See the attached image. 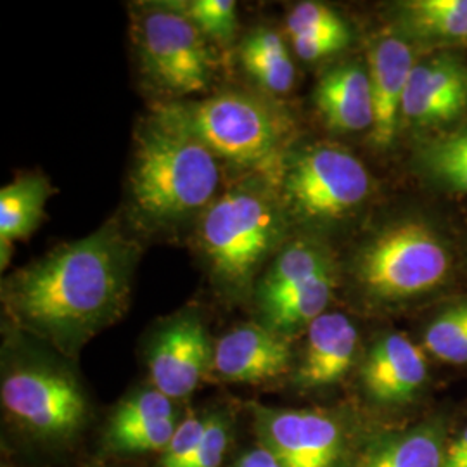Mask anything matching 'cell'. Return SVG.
I'll use <instances>...</instances> for the list:
<instances>
[{"mask_svg": "<svg viewBox=\"0 0 467 467\" xmlns=\"http://www.w3.org/2000/svg\"><path fill=\"white\" fill-rule=\"evenodd\" d=\"M441 467H467V428L445 451Z\"/></svg>", "mask_w": 467, "mask_h": 467, "instance_id": "cell-32", "label": "cell"}, {"mask_svg": "<svg viewBox=\"0 0 467 467\" xmlns=\"http://www.w3.org/2000/svg\"><path fill=\"white\" fill-rule=\"evenodd\" d=\"M272 467H281V464H279V462H275V464H274Z\"/></svg>", "mask_w": 467, "mask_h": 467, "instance_id": "cell-34", "label": "cell"}, {"mask_svg": "<svg viewBox=\"0 0 467 467\" xmlns=\"http://www.w3.org/2000/svg\"><path fill=\"white\" fill-rule=\"evenodd\" d=\"M287 210L279 185L250 173L218 194L198 218L194 243L218 289L250 295L256 277L283 248Z\"/></svg>", "mask_w": 467, "mask_h": 467, "instance_id": "cell-2", "label": "cell"}, {"mask_svg": "<svg viewBox=\"0 0 467 467\" xmlns=\"http://www.w3.org/2000/svg\"><path fill=\"white\" fill-rule=\"evenodd\" d=\"M414 67V49L401 36H381L370 49L368 69L374 104L370 140L378 150H388L399 132L403 98Z\"/></svg>", "mask_w": 467, "mask_h": 467, "instance_id": "cell-13", "label": "cell"}, {"mask_svg": "<svg viewBox=\"0 0 467 467\" xmlns=\"http://www.w3.org/2000/svg\"><path fill=\"white\" fill-rule=\"evenodd\" d=\"M445 451L443 424L422 422L409 431L384 436L362 467H441Z\"/></svg>", "mask_w": 467, "mask_h": 467, "instance_id": "cell-20", "label": "cell"}, {"mask_svg": "<svg viewBox=\"0 0 467 467\" xmlns=\"http://www.w3.org/2000/svg\"><path fill=\"white\" fill-rule=\"evenodd\" d=\"M291 360L285 336L264 324H244L218 339L212 368L225 381L262 383L285 374Z\"/></svg>", "mask_w": 467, "mask_h": 467, "instance_id": "cell-12", "label": "cell"}, {"mask_svg": "<svg viewBox=\"0 0 467 467\" xmlns=\"http://www.w3.org/2000/svg\"><path fill=\"white\" fill-rule=\"evenodd\" d=\"M175 418L160 419L146 424H139L134 428L125 430H109V443L115 451H130V453H140V451H165L171 436L177 430Z\"/></svg>", "mask_w": 467, "mask_h": 467, "instance_id": "cell-28", "label": "cell"}, {"mask_svg": "<svg viewBox=\"0 0 467 467\" xmlns=\"http://www.w3.org/2000/svg\"><path fill=\"white\" fill-rule=\"evenodd\" d=\"M333 289L334 268L331 267L262 312L264 326L283 336L308 327L316 318L326 314Z\"/></svg>", "mask_w": 467, "mask_h": 467, "instance_id": "cell-22", "label": "cell"}, {"mask_svg": "<svg viewBox=\"0 0 467 467\" xmlns=\"http://www.w3.org/2000/svg\"><path fill=\"white\" fill-rule=\"evenodd\" d=\"M451 253L420 220L395 222L372 235L358 253L355 275L378 301H401L428 293L447 279Z\"/></svg>", "mask_w": 467, "mask_h": 467, "instance_id": "cell-6", "label": "cell"}, {"mask_svg": "<svg viewBox=\"0 0 467 467\" xmlns=\"http://www.w3.org/2000/svg\"><path fill=\"white\" fill-rule=\"evenodd\" d=\"M333 267L326 248L310 237L287 241L272 258L254 287L260 312H265L277 301L301 285L314 281L324 270Z\"/></svg>", "mask_w": 467, "mask_h": 467, "instance_id": "cell-17", "label": "cell"}, {"mask_svg": "<svg viewBox=\"0 0 467 467\" xmlns=\"http://www.w3.org/2000/svg\"><path fill=\"white\" fill-rule=\"evenodd\" d=\"M372 179L351 152L329 144L289 152L279 192L289 217L305 222H336L368 200Z\"/></svg>", "mask_w": 467, "mask_h": 467, "instance_id": "cell-7", "label": "cell"}, {"mask_svg": "<svg viewBox=\"0 0 467 467\" xmlns=\"http://www.w3.org/2000/svg\"><path fill=\"white\" fill-rule=\"evenodd\" d=\"M227 428L223 419L212 416L206 420V430L198 449L185 462L184 467H218L227 449Z\"/></svg>", "mask_w": 467, "mask_h": 467, "instance_id": "cell-30", "label": "cell"}, {"mask_svg": "<svg viewBox=\"0 0 467 467\" xmlns=\"http://www.w3.org/2000/svg\"><path fill=\"white\" fill-rule=\"evenodd\" d=\"M241 65L251 78L272 96L289 94L296 69L283 36L272 28H254L239 47Z\"/></svg>", "mask_w": 467, "mask_h": 467, "instance_id": "cell-19", "label": "cell"}, {"mask_svg": "<svg viewBox=\"0 0 467 467\" xmlns=\"http://www.w3.org/2000/svg\"><path fill=\"white\" fill-rule=\"evenodd\" d=\"M168 4L184 15L212 44H233L237 30V7L234 0H184Z\"/></svg>", "mask_w": 467, "mask_h": 467, "instance_id": "cell-24", "label": "cell"}, {"mask_svg": "<svg viewBox=\"0 0 467 467\" xmlns=\"http://www.w3.org/2000/svg\"><path fill=\"white\" fill-rule=\"evenodd\" d=\"M277 462L272 451H268L265 447H258L248 451L235 467H272Z\"/></svg>", "mask_w": 467, "mask_h": 467, "instance_id": "cell-33", "label": "cell"}, {"mask_svg": "<svg viewBox=\"0 0 467 467\" xmlns=\"http://www.w3.org/2000/svg\"><path fill=\"white\" fill-rule=\"evenodd\" d=\"M167 418H175L171 400L158 389H144L118 405L109 430L134 428L139 424Z\"/></svg>", "mask_w": 467, "mask_h": 467, "instance_id": "cell-27", "label": "cell"}, {"mask_svg": "<svg viewBox=\"0 0 467 467\" xmlns=\"http://www.w3.org/2000/svg\"><path fill=\"white\" fill-rule=\"evenodd\" d=\"M152 115L198 139L218 160L281 184L291 121L265 98L225 90L200 100L160 102Z\"/></svg>", "mask_w": 467, "mask_h": 467, "instance_id": "cell-4", "label": "cell"}, {"mask_svg": "<svg viewBox=\"0 0 467 467\" xmlns=\"http://www.w3.org/2000/svg\"><path fill=\"white\" fill-rule=\"evenodd\" d=\"M287 34L296 36H351L348 23L339 16L333 7L320 2L296 4L285 19Z\"/></svg>", "mask_w": 467, "mask_h": 467, "instance_id": "cell-26", "label": "cell"}, {"mask_svg": "<svg viewBox=\"0 0 467 467\" xmlns=\"http://www.w3.org/2000/svg\"><path fill=\"white\" fill-rule=\"evenodd\" d=\"M418 163L436 184L467 194V125L422 144Z\"/></svg>", "mask_w": 467, "mask_h": 467, "instance_id": "cell-23", "label": "cell"}, {"mask_svg": "<svg viewBox=\"0 0 467 467\" xmlns=\"http://www.w3.org/2000/svg\"><path fill=\"white\" fill-rule=\"evenodd\" d=\"M213 364V350L200 316L170 318L152 337L148 368L154 389L170 400L189 397Z\"/></svg>", "mask_w": 467, "mask_h": 467, "instance_id": "cell-9", "label": "cell"}, {"mask_svg": "<svg viewBox=\"0 0 467 467\" xmlns=\"http://www.w3.org/2000/svg\"><path fill=\"white\" fill-rule=\"evenodd\" d=\"M358 347V331L343 314H324L306 327L303 360L296 383L324 388L337 383L350 370Z\"/></svg>", "mask_w": 467, "mask_h": 467, "instance_id": "cell-15", "label": "cell"}, {"mask_svg": "<svg viewBox=\"0 0 467 467\" xmlns=\"http://www.w3.org/2000/svg\"><path fill=\"white\" fill-rule=\"evenodd\" d=\"M403 30L426 42H466L467 0H412L399 7Z\"/></svg>", "mask_w": 467, "mask_h": 467, "instance_id": "cell-21", "label": "cell"}, {"mask_svg": "<svg viewBox=\"0 0 467 467\" xmlns=\"http://www.w3.org/2000/svg\"><path fill=\"white\" fill-rule=\"evenodd\" d=\"M467 109V65L457 56L438 54L416 63L405 90L401 119L418 127H440Z\"/></svg>", "mask_w": 467, "mask_h": 467, "instance_id": "cell-11", "label": "cell"}, {"mask_svg": "<svg viewBox=\"0 0 467 467\" xmlns=\"http://www.w3.org/2000/svg\"><path fill=\"white\" fill-rule=\"evenodd\" d=\"M5 410L30 431L61 438L77 431L87 414L78 381L65 368L49 364H19L2 379Z\"/></svg>", "mask_w": 467, "mask_h": 467, "instance_id": "cell-8", "label": "cell"}, {"mask_svg": "<svg viewBox=\"0 0 467 467\" xmlns=\"http://www.w3.org/2000/svg\"><path fill=\"white\" fill-rule=\"evenodd\" d=\"M132 38L142 75L170 99L206 92L213 84L212 42L168 2L135 7Z\"/></svg>", "mask_w": 467, "mask_h": 467, "instance_id": "cell-5", "label": "cell"}, {"mask_svg": "<svg viewBox=\"0 0 467 467\" xmlns=\"http://www.w3.org/2000/svg\"><path fill=\"white\" fill-rule=\"evenodd\" d=\"M316 104L333 130L341 134L372 130L374 104L368 67L350 61L327 69L316 87Z\"/></svg>", "mask_w": 467, "mask_h": 467, "instance_id": "cell-16", "label": "cell"}, {"mask_svg": "<svg viewBox=\"0 0 467 467\" xmlns=\"http://www.w3.org/2000/svg\"><path fill=\"white\" fill-rule=\"evenodd\" d=\"M362 384L379 403L410 401L428 378L424 353L400 333L379 337L362 364Z\"/></svg>", "mask_w": 467, "mask_h": 467, "instance_id": "cell-14", "label": "cell"}, {"mask_svg": "<svg viewBox=\"0 0 467 467\" xmlns=\"http://www.w3.org/2000/svg\"><path fill=\"white\" fill-rule=\"evenodd\" d=\"M52 192L49 179L42 173H23L0 189L2 270L9 264L15 241L28 239L40 227Z\"/></svg>", "mask_w": 467, "mask_h": 467, "instance_id": "cell-18", "label": "cell"}, {"mask_svg": "<svg viewBox=\"0 0 467 467\" xmlns=\"http://www.w3.org/2000/svg\"><path fill=\"white\" fill-rule=\"evenodd\" d=\"M208 419L187 418L177 426L167 449L163 451L161 467H184L191 455L198 449L206 430Z\"/></svg>", "mask_w": 467, "mask_h": 467, "instance_id": "cell-29", "label": "cell"}, {"mask_svg": "<svg viewBox=\"0 0 467 467\" xmlns=\"http://www.w3.org/2000/svg\"><path fill=\"white\" fill-rule=\"evenodd\" d=\"M424 345L436 358L467 364V303L447 308L430 324Z\"/></svg>", "mask_w": 467, "mask_h": 467, "instance_id": "cell-25", "label": "cell"}, {"mask_svg": "<svg viewBox=\"0 0 467 467\" xmlns=\"http://www.w3.org/2000/svg\"><path fill=\"white\" fill-rule=\"evenodd\" d=\"M264 447L281 467H334L343 436L334 419L305 410L258 409Z\"/></svg>", "mask_w": 467, "mask_h": 467, "instance_id": "cell-10", "label": "cell"}, {"mask_svg": "<svg viewBox=\"0 0 467 467\" xmlns=\"http://www.w3.org/2000/svg\"><path fill=\"white\" fill-rule=\"evenodd\" d=\"M222 168L198 139L154 115L135 129L130 200L137 220L154 231L198 222L218 198Z\"/></svg>", "mask_w": 467, "mask_h": 467, "instance_id": "cell-3", "label": "cell"}, {"mask_svg": "<svg viewBox=\"0 0 467 467\" xmlns=\"http://www.w3.org/2000/svg\"><path fill=\"white\" fill-rule=\"evenodd\" d=\"M139 248L117 220L11 274L5 310L19 327L75 350L125 310Z\"/></svg>", "mask_w": 467, "mask_h": 467, "instance_id": "cell-1", "label": "cell"}, {"mask_svg": "<svg viewBox=\"0 0 467 467\" xmlns=\"http://www.w3.org/2000/svg\"><path fill=\"white\" fill-rule=\"evenodd\" d=\"M351 36H296L291 38L293 49L303 61H318L322 57H329L336 52L348 47Z\"/></svg>", "mask_w": 467, "mask_h": 467, "instance_id": "cell-31", "label": "cell"}]
</instances>
